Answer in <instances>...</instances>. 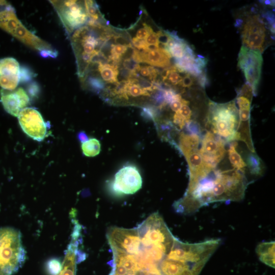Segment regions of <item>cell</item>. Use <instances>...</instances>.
<instances>
[{"mask_svg": "<svg viewBox=\"0 0 275 275\" xmlns=\"http://www.w3.org/2000/svg\"><path fill=\"white\" fill-rule=\"evenodd\" d=\"M140 51L142 63L160 68H165L170 67L171 56L166 49L158 48L154 50Z\"/></svg>", "mask_w": 275, "mask_h": 275, "instance_id": "4fadbf2b", "label": "cell"}, {"mask_svg": "<svg viewBox=\"0 0 275 275\" xmlns=\"http://www.w3.org/2000/svg\"><path fill=\"white\" fill-rule=\"evenodd\" d=\"M188 102V101L182 98V97L174 100L170 104V106L171 109L175 113L178 112L181 108L182 105Z\"/></svg>", "mask_w": 275, "mask_h": 275, "instance_id": "1f68e13d", "label": "cell"}, {"mask_svg": "<svg viewBox=\"0 0 275 275\" xmlns=\"http://www.w3.org/2000/svg\"><path fill=\"white\" fill-rule=\"evenodd\" d=\"M246 167L248 166L250 173L256 177L260 176L264 172V166L261 159L256 154L252 152L249 154L246 158Z\"/></svg>", "mask_w": 275, "mask_h": 275, "instance_id": "e0dca14e", "label": "cell"}, {"mask_svg": "<svg viewBox=\"0 0 275 275\" xmlns=\"http://www.w3.org/2000/svg\"><path fill=\"white\" fill-rule=\"evenodd\" d=\"M265 23L258 15H251L242 24L241 38L243 46L258 50L261 53L264 50L266 37Z\"/></svg>", "mask_w": 275, "mask_h": 275, "instance_id": "52a82bcc", "label": "cell"}, {"mask_svg": "<svg viewBox=\"0 0 275 275\" xmlns=\"http://www.w3.org/2000/svg\"><path fill=\"white\" fill-rule=\"evenodd\" d=\"M195 64L202 70L206 67L208 60L204 57L198 55L195 60Z\"/></svg>", "mask_w": 275, "mask_h": 275, "instance_id": "e575fe53", "label": "cell"}, {"mask_svg": "<svg viewBox=\"0 0 275 275\" xmlns=\"http://www.w3.org/2000/svg\"><path fill=\"white\" fill-rule=\"evenodd\" d=\"M189 103L188 102L183 104L180 110L177 112L186 124L190 121L191 116V111L188 106Z\"/></svg>", "mask_w": 275, "mask_h": 275, "instance_id": "484cf974", "label": "cell"}, {"mask_svg": "<svg viewBox=\"0 0 275 275\" xmlns=\"http://www.w3.org/2000/svg\"><path fill=\"white\" fill-rule=\"evenodd\" d=\"M18 121L23 132L37 141H42L46 136L47 125L36 109L25 107L18 115Z\"/></svg>", "mask_w": 275, "mask_h": 275, "instance_id": "9c48e42d", "label": "cell"}, {"mask_svg": "<svg viewBox=\"0 0 275 275\" xmlns=\"http://www.w3.org/2000/svg\"><path fill=\"white\" fill-rule=\"evenodd\" d=\"M261 3H263L266 5L274 6V1H260Z\"/></svg>", "mask_w": 275, "mask_h": 275, "instance_id": "60d3db41", "label": "cell"}, {"mask_svg": "<svg viewBox=\"0 0 275 275\" xmlns=\"http://www.w3.org/2000/svg\"><path fill=\"white\" fill-rule=\"evenodd\" d=\"M147 44L155 45L158 46V42L156 33L153 31L149 34L145 39Z\"/></svg>", "mask_w": 275, "mask_h": 275, "instance_id": "836d02e7", "label": "cell"}, {"mask_svg": "<svg viewBox=\"0 0 275 275\" xmlns=\"http://www.w3.org/2000/svg\"><path fill=\"white\" fill-rule=\"evenodd\" d=\"M122 61L123 67L129 70L132 72L138 73L139 72L141 66L132 58L124 59Z\"/></svg>", "mask_w": 275, "mask_h": 275, "instance_id": "d4e9b609", "label": "cell"}, {"mask_svg": "<svg viewBox=\"0 0 275 275\" xmlns=\"http://www.w3.org/2000/svg\"><path fill=\"white\" fill-rule=\"evenodd\" d=\"M274 241L264 242L259 244L256 249L261 261L274 268Z\"/></svg>", "mask_w": 275, "mask_h": 275, "instance_id": "5bb4252c", "label": "cell"}, {"mask_svg": "<svg viewBox=\"0 0 275 275\" xmlns=\"http://www.w3.org/2000/svg\"><path fill=\"white\" fill-rule=\"evenodd\" d=\"M1 101L6 111L10 115L17 117L20 112L28 105L30 98L26 92L21 88L10 91H0Z\"/></svg>", "mask_w": 275, "mask_h": 275, "instance_id": "8fae6325", "label": "cell"}, {"mask_svg": "<svg viewBox=\"0 0 275 275\" xmlns=\"http://www.w3.org/2000/svg\"><path fill=\"white\" fill-rule=\"evenodd\" d=\"M142 179L138 168L131 164L123 166L115 174L111 184L117 195L133 194L142 187Z\"/></svg>", "mask_w": 275, "mask_h": 275, "instance_id": "ba28073f", "label": "cell"}, {"mask_svg": "<svg viewBox=\"0 0 275 275\" xmlns=\"http://www.w3.org/2000/svg\"><path fill=\"white\" fill-rule=\"evenodd\" d=\"M159 108L154 106L148 105L142 108L141 116L148 120H155L158 114Z\"/></svg>", "mask_w": 275, "mask_h": 275, "instance_id": "44dd1931", "label": "cell"}, {"mask_svg": "<svg viewBox=\"0 0 275 275\" xmlns=\"http://www.w3.org/2000/svg\"><path fill=\"white\" fill-rule=\"evenodd\" d=\"M200 138L197 134H186L182 132L179 136V148L184 155L198 150Z\"/></svg>", "mask_w": 275, "mask_h": 275, "instance_id": "9a60e30c", "label": "cell"}, {"mask_svg": "<svg viewBox=\"0 0 275 275\" xmlns=\"http://www.w3.org/2000/svg\"><path fill=\"white\" fill-rule=\"evenodd\" d=\"M139 72L143 76L148 77L149 78L150 73L147 68V66L141 67Z\"/></svg>", "mask_w": 275, "mask_h": 275, "instance_id": "f35d334b", "label": "cell"}, {"mask_svg": "<svg viewBox=\"0 0 275 275\" xmlns=\"http://www.w3.org/2000/svg\"><path fill=\"white\" fill-rule=\"evenodd\" d=\"M178 72H179L175 65L170 66L169 73L166 79L162 82L171 87L173 86L180 85L182 77Z\"/></svg>", "mask_w": 275, "mask_h": 275, "instance_id": "ffe728a7", "label": "cell"}, {"mask_svg": "<svg viewBox=\"0 0 275 275\" xmlns=\"http://www.w3.org/2000/svg\"><path fill=\"white\" fill-rule=\"evenodd\" d=\"M68 35L85 25L89 18L84 1H50Z\"/></svg>", "mask_w": 275, "mask_h": 275, "instance_id": "5b68a950", "label": "cell"}, {"mask_svg": "<svg viewBox=\"0 0 275 275\" xmlns=\"http://www.w3.org/2000/svg\"><path fill=\"white\" fill-rule=\"evenodd\" d=\"M198 84L203 88H205L209 84V79L205 71H203L197 77Z\"/></svg>", "mask_w": 275, "mask_h": 275, "instance_id": "d590c367", "label": "cell"}, {"mask_svg": "<svg viewBox=\"0 0 275 275\" xmlns=\"http://www.w3.org/2000/svg\"><path fill=\"white\" fill-rule=\"evenodd\" d=\"M194 78L193 76L188 73H186L182 78L180 86L182 88H189L194 84Z\"/></svg>", "mask_w": 275, "mask_h": 275, "instance_id": "d6a6232c", "label": "cell"}, {"mask_svg": "<svg viewBox=\"0 0 275 275\" xmlns=\"http://www.w3.org/2000/svg\"><path fill=\"white\" fill-rule=\"evenodd\" d=\"M127 94L128 96L136 97L140 96H150V94L147 91L142 89L136 83L131 79H128Z\"/></svg>", "mask_w": 275, "mask_h": 275, "instance_id": "d6986e66", "label": "cell"}, {"mask_svg": "<svg viewBox=\"0 0 275 275\" xmlns=\"http://www.w3.org/2000/svg\"><path fill=\"white\" fill-rule=\"evenodd\" d=\"M77 137H78V139L79 141H80V142L81 143L85 142V141H86L87 140H88L89 139L88 136L87 135V134L85 133V132H83V131L80 132L78 134Z\"/></svg>", "mask_w": 275, "mask_h": 275, "instance_id": "ab89813d", "label": "cell"}, {"mask_svg": "<svg viewBox=\"0 0 275 275\" xmlns=\"http://www.w3.org/2000/svg\"><path fill=\"white\" fill-rule=\"evenodd\" d=\"M143 26L144 27L138 30L135 37L140 39L145 40L149 34L153 31L150 26L146 23H143Z\"/></svg>", "mask_w": 275, "mask_h": 275, "instance_id": "83f0119b", "label": "cell"}, {"mask_svg": "<svg viewBox=\"0 0 275 275\" xmlns=\"http://www.w3.org/2000/svg\"><path fill=\"white\" fill-rule=\"evenodd\" d=\"M0 28L44 58H56L58 51L50 44L28 30L8 2L0 1Z\"/></svg>", "mask_w": 275, "mask_h": 275, "instance_id": "7a4b0ae2", "label": "cell"}, {"mask_svg": "<svg viewBox=\"0 0 275 275\" xmlns=\"http://www.w3.org/2000/svg\"><path fill=\"white\" fill-rule=\"evenodd\" d=\"M237 143H233L228 151L229 159L234 169L244 174L246 163L236 150Z\"/></svg>", "mask_w": 275, "mask_h": 275, "instance_id": "2e32d148", "label": "cell"}, {"mask_svg": "<svg viewBox=\"0 0 275 275\" xmlns=\"http://www.w3.org/2000/svg\"><path fill=\"white\" fill-rule=\"evenodd\" d=\"M81 148L85 156L94 157L100 153L101 145L100 142L97 139L91 138L82 143Z\"/></svg>", "mask_w": 275, "mask_h": 275, "instance_id": "ac0fdd59", "label": "cell"}, {"mask_svg": "<svg viewBox=\"0 0 275 275\" xmlns=\"http://www.w3.org/2000/svg\"><path fill=\"white\" fill-rule=\"evenodd\" d=\"M207 123L213 133L227 141L239 140L238 110L234 101L225 103L210 101Z\"/></svg>", "mask_w": 275, "mask_h": 275, "instance_id": "277c9868", "label": "cell"}, {"mask_svg": "<svg viewBox=\"0 0 275 275\" xmlns=\"http://www.w3.org/2000/svg\"><path fill=\"white\" fill-rule=\"evenodd\" d=\"M136 83L142 89L149 92H153L155 91L153 83L150 80L139 76L135 78Z\"/></svg>", "mask_w": 275, "mask_h": 275, "instance_id": "cb8c5ba5", "label": "cell"}, {"mask_svg": "<svg viewBox=\"0 0 275 275\" xmlns=\"http://www.w3.org/2000/svg\"><path fill=\"white\" fill-rule=\"evenodd\" d=\"M262 63L260 51L241 46L238 54V67L243 72L246 82L251 85L255 95L260 82Z\"/></svg>", "mask_w": 275, "mask_h": 275, "instance_id": "8992f818", "label": "cell"}, {"mask_svg": "<svg viewBox=\"0 0 275 275\" xmlns=\"http://www.w3.org/2000/svg\"><path fill=\"white\" fill-rule=\"evenodd\" d=\"M38 90V86L35 83H32L29 86V92L32 94L35 95Z\"/></svg>", "mask_w": 275, "mask_h": 275, "instance_id": "74e56055", "label": "cell"}, {"mask_svg": "<svg viewBox=\"0 0 275 275\" xmlns=\"http://www.w3.org/2000/svg\"><path fill=\"white\" fill-rule=\"evenodd\" d=\"M62 265L57 259H51L47 263V270L50 275H58L62 269Z\"/></svg>", "mask_w": 275, "mask_h": 275, "instance_id": "603a6c76", "label": "cell"}, {"mask_svg": "<svg viewBox=\"0 0 275 275\" xmlns=\"http://www.w3.org/2000/svg\"><path fill=\"white\" fill-rule=\"evenodd\" d=\"M131 44L135 49L140 51L146 50L147 43L145 40L140 39L136 37H133L131 39Z\"/></svg>", "mask_w": 275, "mask_h": 275, "instance_id": "4dcf8cb0", "label": "cell"}, {"mask_svg": "<svg viewBox=\"0 0 275 275\" xmlns=\"http://www.w3.org/2000/svg\"><path fill=\"white\" fill-rule=\"evenodd\" d=\"M263 17L266 19L269 24V29L272 34H274V15L272 12L270 11H266Z\"/></svg>", "mask_w": 275, "mask_h": 275, "instance_id": "f1b7e54d", "label": "cell"}, {"mask_svg": "<svg viewBox=\"0 0 275 275\" xmlns=\"http://www.w3.org/2000/svg\"><path fill=\"white\" fill-rule=\"evenodd\" d=\"M248 184L244 174L234 169H213L193 182L191 194L201 207L214 202L239 201L244 198Z\"/></svg>", "mask_w": 275, "mask_h": 275, "instance_id": "6da1fadb", "label": "cell"}, {"mask_svg": "<svg viewBox=\"0 0 275 275\" xmlns=\"http://www.w3.org/2000/svg\"><path fill=\"white\" fill-rule=\"evenodd\" d=\"M128 47L129 46L121 44H112L111 45L110 54H115L122 57V56L126 52Z\"/></svg>", "mask_w": 275, "mask_h": 275, "instance_id": "f546056e", "label": "cell"}, {"mask_svg": "<svg viewBox=\"0 0 275 275\" xmlns=\"http://www.w3.org/2000/svg\"><path fill=\"white\" fill-rule=\"evenodd\" d=\"M199 151L205 163L211 169L216 167L226 152L223 140L209 131L205 134Z\"/></svg>", "mask_w": 275, "mask_h": 275, "instance_id": "30bf717a", "label": "cell"}, {"mask_svg": "<svg viewBox=\"0 0 275 275\" xmlns=\"http://www.w3.org/2000/svg\"><path fill=\"white\" fill-rule=\"evenodd\" d=\"M35 75L34 73L30 68L26 67H21L20 69V81L27 82L30 80Z\"/></svg>", "mask_w": 275, "mask_h": 275, "instance_id": "4316f807", "label": "cell"}, {"mask_svg": "<svg viewBox=\"0 0 275 275\" xmlns=\"http://www.w3.org/2000/svg\"><path fill=\"white\" fill-rule=\"evenodd\" d=\"M152 95V99L155 106L159 109L164 107L167 104L165 102L163 91L157 90Z\"/></svg>", "mask_w": 275, "mask_h": 275, "instance_id": "7402d4cb", "label": "cell"}, {"mask_svg": "<svg viewBox=\"0 0 275 275\" xmlns=\"http://www.w3.org/2000/svg\"><path fill=\"white\" fill-rule=\"evenodd\" d=\"M19 64L11 57L0 59V87L6 90H14L20 81Z\"/></svg>", "mask_w": 275, "mask_h": 275, "instance_id": "7c38bea8", "label": "cell"}, {"mask_svg": "<svg viewBox=\"0 0 275 275\" xmlns=\"http://www.w3.org/2000/svg\"><path fill=\"white\" fill-rule=\"evenodd\" d=\"M26 259L21 234L11 227L0 228V275H13Z\"/></svg>", "mask_w": 275, "mask_h": 275, "instance_id": "3957f363", "label": "cell"}, {"mask_svg": "<svg viewBox=\"0 0 275 275\" xmlns=\"http://www.w3.org/2000/svg\"><path fill=\"white\" fill-rule=\"evenodd\" d=\"M133 72H131L129 70L124 68H119V74L123 78L122 80H128L130 79Z\"/></svg>", "mask_w": 275, "mask_h": 275, "instance_id": "8d00e7d4", "label": "cell"}]
</instances>
